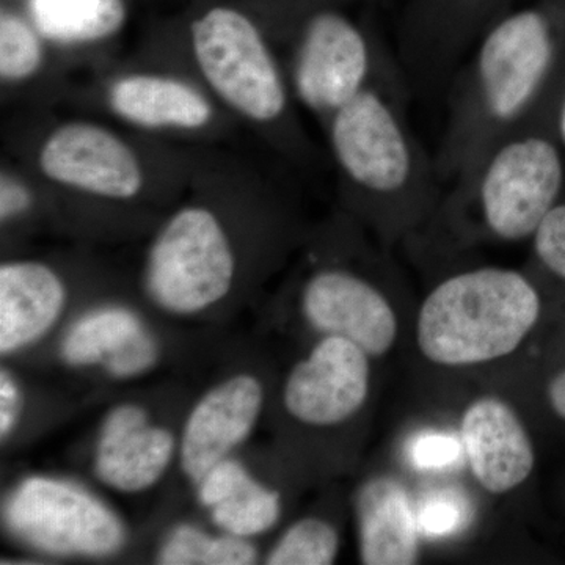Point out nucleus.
<instances>
[{"mask_svg":"<svg viewBox=\"0 0 565 565\" xmlns=\"http://www.w3.org/2000/svg\"><path fill=\"white\" fill-rule=\"evenodd\" d=\"M533 281L512 269L479 267L438 282L419 308L416 340L423 355L444 366L503 359L541 318Z\"/></svg>","mask_w":565,"mask_h":565,"instance_id":"obj_3","label":"nucleus"},{"mask_svg":"<svg viewBox=\"0 0 565 565\" xmlns=\"http://www.w3.org/2000/svg\"><path fill=\"white\" fill-rule=\"evenodd\" d=\"M263 385L250 374H237L204 394L193 407L181 440V467L199 486L214 465L243 444L258 422Z\"/></svg>","mask_w":565,"mask_h":565,"instance_id":"obj_12","label":"nucleus"},{"mask_svg":"<svg viewBox=\"0 0 565 565\" xmlns=\"http://www.w3.org/2000/svg\"><path fill=\"white\" fill-rule=\"evenodd\" d=\"M460 455L455 438L441 434L424 435L414 448V460L422 468H440L455 462Z\"/></svg>","mask_w":565,"mask_h":565,"instance_id":"obj_26","label":"nucleus"},{"mask_svg":"<svg viewBox=\"0 0 565 565\" xmlns=\"http://www.w3.org/2000/svg\"><path fill=\"white\" fill-rule=\"evenodd\" d=\"M29 206L28 193L21 191L20 185H13L11 182L2 181V218L13 217V215L20 214Z\"/></svg>","mask_w":565,"mask_h":565,"instance_id":"obj_30","label":"nucleus"},{"mask_svg":"<svg viewBox=\"0 0 565 565\" xmlns=\"http://www.w3.org/2000/svg\"><path fill=\"white\" fill-rule=\"evenodd\" d=\"M451 202L475 212L487 234L505 243L533 237L563 200L565 152L550 117L548 96L452 181Z\"/></svg>","mask_w":565,"mask_h":565,"instance_id":"obj_4","label":"nucleus"},{"mask_svg":"<svg viewBox=\"0 0 565 565\" xmlns=\"http://www.w3.org/2000/svg\"><path fill=\"white\" fill-rule=\"evenodd\" d=\"M326 122L341 178L367 210L399 222L434 199L440 174L408 121L401 76L364 88Z\"/></svg>","mask_w":565,"mask_h":565,"instance_id":"obj_2","label":"nucleus"},{"mask_svg":"<svg viewBox=\"0 0 565 565\" xmlns=\"http://www.w3.org/2000/svg\"><path fill=\"white\" fill-rule=\"evenodd\" d=\"M459 516L460 512L455 505L446 503V501H437V503L427 505L422 515V525L427 533L444 534L457 525Z\"/></svg>","mask_w":565,"mask_h":565,"instance_id":"obj_28","label":"nucleus"},{"mask_svg":"<svg viewBox=\"0 0 565 565\" xmlns=\"http://www.w3.org/2000/svg\"><path fill=\"white\" fill-rule=\"evenodd\" d=\"M234 253L214 212L182 207L166 223L148 252L145 289L172 315L200 313L232 289Z\"/></svg>","mask_w":565,"mask_h":565,"instance_id":"obj_6","label":"nucleus"},{"mask_svg":"<svg viewBox=\"0 0 565 565\" xmlns=\"http://www.w3.org/2000/svg\"><path fill=\"white\" fill-rule=\"evenodd\" d=\"M399 76L344 14L319 10L303 22L291 51V82L299 102L323 120L377 82Z\"/></svg>","mask_w":565,"mask_h":565,"instance_id":"obj_7","label":"nucleus"},{"mask_svg":"<svg viewBox=\"0 0 565 565\" xmlns=\"http://www.w3.org/2000/svg\"><path fill=\"white\" fill-rule=\"evenodd\" d=\"M62 278L46 264L13 262L0 267V352H17L50 332L65 307Z\"/></svg>","mask_w":565,"mask_h":565,"instance_id":"obj_15","label":"nucleus"},{"mask_svg":"<svg viewBox=\"0 0 565 565\" xmlns=\"http://www.w3.org/2000/svg\"><path fill=\"white\" fill-rule=\"evenodd\" d=\"M173 455V434L151 424L139 405L122 404L103 424L95 473L118 492L137 493L162 478Z\"/></svg>","mask_w":565,"mask_h":565,"instance_id":"obj_14","label":"nucleus"},{"mask_svg":"<svg viewBox=\"0 0 565 565\" xmlns=\"http://www.w3.org/2000/svg\"><path fill=\"white\" fill-rule=\"evenodd\" d=\"M159 564L167 565H247L256 563L255 546L247 537L226 534L211 537L199 527H174L163 542L158 556Z\"/></svg>","mask_w":565,"mask_h":565,"instance_id":"obj_21","label":"nucleus"},{"mask_svg":"<svg viewBox=\"0 0 565 565\" xmlns=\"http://www.w3.org/2000/svg\"><path fill=\"white\" fill-rule=\"evenodd\" d=\"M370 359L352 341L327 334L307 359L292 367L282 392L286 411L308 426L348 422L370 393Z\"/></svg>","mask_w":565,"mask_h":565,"instance_id":"obj_10","label":"nucleus"},{"mask_svg":"<svg viewBox=\"0 0 565 565\" xmlns=\"http://www.w3.org/2000/svg\"><path fill=\"white\" fill-rule=\"evenodd\" d=\"M193 57L222 102L258 125L288 120L289 92L273 50L250 18L215 7L192 25Z\"/></svg>","mask_w":565,"mask_h":565,"instance_id":"obj_5","label":"nucleus"},{"mask_svg":"<svg viewBox=\"0 0 565 565\" xmlns=\"http://www.w3.org/2000/svg\"><path fill=\"white\" fill-rule=\"evenodd\" d=\"M200 501L226 534L252 537L277 525L280 494L267 489L236 460L223 459L200 481Z\"/></svg>","mask_w":565,"mask_h":565,"instance_id":"obj_18","label":"nucleus"},{"mask_svg":"<svg viewBox=\"0 0 565 565\" xmlns=\"http://www.w3.org/2000/svg\"><path fill=\"white\" fill-rule=\"evenodd\" d=\"M158 344L147 329L140 330L120 351L104 363L107 373L118 379L147 373L158 362Z\"/></svg>","mask_w":565,"mask_h":565,"instance_id":"obj_25","label":"nucleus"},{"mask_svg":"<svg viewBox=\"0 0 565 565\" xmlns=\"http://www.w3.org/2000/svg\"><path fill=\"white\" fill-rule=\"evenodd\" d=\"M22 408L20 386L6 370L0 373V435H7L17 426Z\"/></svg>","mask_w":565,"mask_h":565,"instance_id":"obj_27","label":"nucleus"},{"mask_svg":"<svg viewBox=\"0 0 565 565\" xmlns=\"http://www.w3.org/2000/svg\"><path fill=\"white\" fill-rule=\"evenodd\" d=\"M39 163L51 181L102 199L129 200L143 185L136 152L95 122L73 121L55 129L41 147Z\"/></svg>","mask_w":565,"mask_h":565,"instance_id":"obj_9","label":"nucleus"},{"mask_svg":"<svg viewBox=\"0 0 565 565\" xmlns=\"http://www.w3.org/2000/svg\"><path fill=\"white\" fill-rule=\"evenodd\" d=\"M550 117L557 140L565 152V71L557 73L555 84L548 93Z\"/></svg>","mask_w":565,"mask_h":565,"instance_id":"obj_29","label":"nucleus"},{"mask_svg":"<svg viewBox=\"0 0 565 565\" xmlns=\"http://www.w3.org/2000/svg\"><path fill=\"white\" fill-rule=\"evenodd\" d=\"M340 535L330 523L303 519L294 523L267 556L270 565H329L337 561Z\"/></svg>","mask_w":565,"mask_h":565,"instance_id":"obj_22","label":"nucleus"},{"mask_svg":"<svg viewBox=\"0 0 565 565\" xmlns=\"http://www.w3.org/2000/svg\"><path fill=\"white\" fill-rule=\"evenodd\" d=\"M111 109L148 129H200L212 120L210 102L191 85L159 74H131L110 87Z\"/></svg>","mask_w":565,"mask_h":565,"instance_id":"obj_17","label":"nucleus"},{"mask_svg":"<svg viewBox=\"0 0 565 565\" xmlns=\"http://www.w3.org/2000/svg\"><path fill=\"white\" fill-rule=\"evenodd\" d=\"M3 516L11 534L50 555L109 556L125 544V527L107 505L58 479H25Z\"/></svg>","mask_w":565,"mask_h":565,"instance_id":"obj_8","label":"nucleus"},{"mask_svg":"<svg viewBox=\"0 0 565 565\" xmlns=\"http://www.w3.org/2000/svg\"><path fill=\"white\" fill-rule=\"evenodd\" d=\"M145 327L131 311L107 308L79 319L62 344V355L73 366L104 364Z\"/></svg>","mask_w":565,"mask_h":565,"instance_id":"obj_20","label":"nucleus"},{"mask_svg":"<svg viewBox=\"0 0 565 565\" xmlns=\"http://www.w3.org/2000/svg\"><path fill=\"white\" fill-rule=\"evenodd\" d=\"M460 437L471 473L487 492H511L533 473V441L525 424L504 401L486 396L468 405Z\"/></svg>","mask_w":565,"mask_h":565,"instance_id":"obj_13","label":"nucleus"},{"mask_svg":"<svg viewBox=\"0 0 565 565\" xmlns=\"http://www.w3.org/2000/svg\"><path fill=\"white\" fill-rule=\"evenodd\" d=\"M360 559L366 565H408L419 557V535L407 490L377 476L355 497Z\"/></svg>","mask_w":565,"mask_h":565,"instance_id":"obj_16","label":"nucleus"},{"mask_svg":"<svg viewBox=\"0 0 565 565\" xmlns=\"http://www.w3.org/2000/svg\"><path fill=\"white\" fill-rule=\"evenodd\" d=\"M302 311L319 332L345 338L371 359L385 355L397 338L388 297L362 275L326 267L305 282Z\"/></svg>","mask_w":565,"mask_h":565,"instance_id":"obj_11","label":"nucleus"},{"mask_svg":"<svg viewBox=\"0 0 565 565\" xmlns=\"http://www.w3.org/2000/svg\"><path fill=\"white\" fill-rule=\"evenodd\" d=\"M476 41L435 156L441 182L455 181L493 141L534 114L559 73V36L545 11L508 14Z\"/></svg>","mask_w":565,"mask_h":565,"instance_id":"obj_1","label":"nucleus"},{"mask_svg":"<svg viewBox=\"0 0 565 565\" xmlns=\"http://www.w3.org/2000/svg\"><path fill=\"white\" fill-rule=\"evenodd\" d=\"M44 61L43 43L31 25L3 11L0 18V77L21 82L35 76Z\"/></svg>","mask_w":565,"mask_h":565,"instance_id":"obj_23","label":"nucleus"},{"mask_svg":"<svg viewBox=\"0 0 565 565\" xmlns=\"http://www.w3.org/2000/svg\"><path fill=\"white\" fill-rule=\"evenodd\" d=\"M41 35L55 43H93L115 35L126 21L122 0H32Z\"/></svg>","mask_w":565,"mask_h":565,"instance_id":"obj_19","label":"nucleus"},{"mask_svg":"<svg viewBox=\"0 0 565 565\" xmlns=\"http://www.w3.org/2000/svg\"><path fill=\"white\" fill-rule=\"evenodd\" d=\"M534 252L548 273L565 282V202L548 212L534 233Z\"/></svg>","mask_w":565,"mask_h":565,"instance_id":"obj_24","label":"nucleus"},{"mask_svg":"<svg viewBox=\"0 0 565 565\" xmlns=\"http://www.w3.org/2000/svg\"><path fill=\"white\" fill-rule=\"evenodd\" d=\"M548 403L559 418L565 419V370L552 379L546 390Z\"/></svg>","mask_w":565,"mask_h":565,"instance_id":"obj_31","label":"nucleus"}]
</instances>
